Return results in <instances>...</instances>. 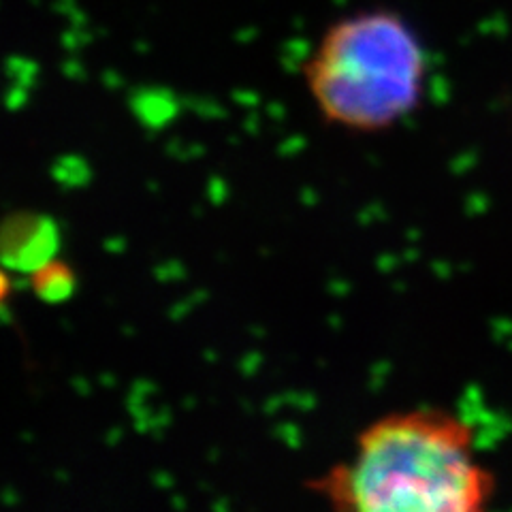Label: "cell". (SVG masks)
I'll use <instances>...</instances> for the list:
<instances>
[{
	"label": "cell",
	"mask_w": 512,
	"mask_h": 512,
	"mask_svg": "<svg viewBox=\"0 0 512 512\" xmlns=\"http://www.w3.org/2000/svg\"><path fill=\"white\" fill-rule=\"evenodd\" d=\"M325 122L352 133H382L421 105L425 47L391 9H370L333 22L303 67Z\"/></svg>",
	"instance_id": "2"
},
{
	"label": "cell",
	"mask_w": 512,
	"mask_h": 512,
	"mask_svg": "<svg viewBox=\"0 0 512 512\" xmlns=\"http://www.w3.org/2000/svg\"><path fill=\"white\" fill-rule=\"evenodd\" d=\"M474 442L472 425L448 410L387 412L308 489L340 512H478L493 498L495 478Z\"/></svg>",
	"instance_id": "1"
},
{
	"label": "cell",
	"mask_w": 512,
	"mask_h": 512,
	"mask_svg": "<svg viewBox=\"0 0 512 512\" xmlns=\"http://www.w3.org/2000/svg\"><path fill=\"white\" fill-rule=\"evenodd\" d=\"M30 284H32V291H35L41 299L56 303V301L67 299L73 293L75 274L67 263L47 259L30 271Z\"/></svg>",
	"instance_id": "3"
}]
</instances>
